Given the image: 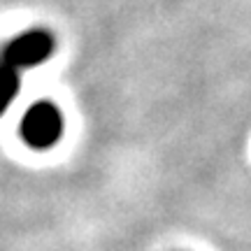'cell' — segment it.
I'll return each mask as SVG.
<instances>
[{"mask_svg":"<svg viewBox=\"0 0 251 251\" xmlns=\"http://www.w3.org/2000/svg\"><path fill=\"white\" fill-rule=\"evenodd\" d=\"M21 140L30 149H51L63 135V114L51 100H40L21 119Z\"/></svg>","mask_w":251,"mask_h":251,"instance_id":"obj_1","label":"cell"},{"mask_svg":"<svg viewBox=\"0 0 251 251\" xmlns=\"http://www.w3.org/2000/svg\"><path fill=\"white\" fill-rule=\"evenodd\" d=\"M51 51H54V40L47 30H28L24 35L14 37L5 47L0 61L14 65L17 70H24V68H33L37 63L47 61Z\"/></svg>","mask_w":251,"mask_h":251,"instance_id":"obj_2","label":"cell"},{"mask_svg":"<svg viewBox=\"0 0 251 251\" xmlns=\"http://www.w3.org/2000/svg\"><path fill=\"white\" fill-rule=\"evenodd\" d=\"M19 81H21V70L0 61V114L9 107V102L19 93V86H21Z\"/></svg>","mask_w":251,"mask_h":251,"instance_id":"obj_3","label":"cell"}]
</instances>
